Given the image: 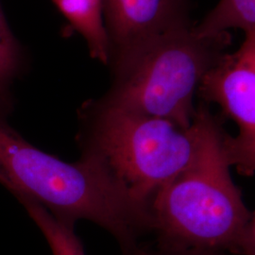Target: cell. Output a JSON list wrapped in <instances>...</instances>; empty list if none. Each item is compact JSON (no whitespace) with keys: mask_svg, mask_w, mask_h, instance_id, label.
<instances>
[{"mask_svg":"<svg viewBox=\"0 0 255 255\" xmlns=\"http://www.w3.org/2000/svg\"><path fill=\"white\" fill-rule=\"evenodd\" d=\"M57 8L85 40L92 58L110 61V44L103 21L102 0H53Z\"/></svg>","mask_w":255,"mask_h":255,"instance_id":"obj_7","label":"cell"},{"mask_svg":"<svg viewBox=\"0 0 255 255\" xmlns=\"http://www.w3.org/2000/svg\"><path fill=\"white\" fill-rule=\"evenodd\" d=\"M197 94L205 104L217 103L222 115L238 128L226 133L225 150L231 166L242 176L255 171V32L247 34L238 50L223 54L203 75Z\"/></svg>","mask_w":255,"mask_h":255,"instance_id":"obj_5","label":"cell"},{"mask_svg":"<svg viewBox=\"0 0 255 255\" xmlns=\"http://www.w3.org/2000/svg\"><path fill=\"white\" fill-rule=\"evenodd\" d=\"M237 28L245 35L255 32V0H219L218 5L193 27L201 39H218L228 35L229 29Z\"/></svg>","mask_w":255,"mask_h":255,"instance_id":"obj_8","label":"cell"},{"mask_svg":"<svg viewBox=\"0 0 255 255\" xmlns=\"http://www.w3.org/2000/svg\"><path fill=\"white\" fill-rule=\"evenodd\" d=\"M26 67L23 46L12 33L0 4V101L14 104L11 86Z\"/></svg>","mask_w":255,"mask_h":255,"instance_id":"obj_10","label":"cell"},{"mask_svg":"<svg viewBox=\"0 0 255 255\" xmlns=\"http://www.w3.org/2000/svg\"><path fill=\"white\" fill-rule=\"evenodd\" d=\"M14 104L0 101V184L26 196L55 219L75 227L88 220L116 238L122 253L153 231L150 207L134 198L99 164L67 163L27 142L11 127Z\"/></svg>","mask_w":255,"mask_h":255,"instance_id":"obj_1","label":"cell"},{"mask_svg":"<svg viewBox=\"0 0 255 255\" xmlns=\"http://www.w3.org/2000/svg\"><path fill=\"white\" fill-rule=\"evenodd\" d=\"M211 111L201 102L191 127L111 105L101 99L78 111L82 159L101 166L134 198L150 205L160 189L191 164Z\"/></svg>","mask_w":255,"mask_h":255,"instance_id":"obj_3","label":"cell"},{"mask_svg":"<svg viewBox=\"0 0 255 255\" xmlns=\"http://www.w3.org/2000/svg\"><path fill=\"white\" fill-rule=\"evenodd\" d=\"M228 44L229 35L199 38L192 25L174 29L111 64L113 82L101 100L187 129L201 79Z\"/></svg>","mask_w":255,"mask_h":255,"instance_id":"obj_4","label":"cell"},{"mask_svg":"<svg viewBox=\"0 0 255 255\" xmlns=\"http://www.w3.org/2000/svg\"><path fill=\"white\" fill-rule=\"evenodd\" d=\"M123 255H229L220 253L204 252L198 250H177L168 249L159 246L155 243L154 245L140 244L136 248L128 251Z\"/></svg>","mask_w":255,"mask_h":255,"instance_id":"obj_11","label":"cell"},{"mask_svg":"<svg viewBox=\"0 0 255 255\" xmlns=\"http://www.w3.org/2000/svg\"><path fill=\"white\" fill-rule=\"evenodd\" d=\"M15 198L46 238L52 255H86L75 227L55 219L46 208L26 196Z\"/></svg>","mask_w":255,"mask_h":255,"instance_id":"obj_9","label":"cell"},{"mask_svg":"<svg viewBox=\"0 0 255 255\" xmlns=\"http://www.w3.org/2000/svg\"><path fill=\"white\" fill-rule=\"evenodd\" d=\"M226 133L221 119L211 113L193 162L152 199L157 245L255 255V214L231 177Z\"/></svg>","mask_w":255,"mask_h":255,"instance_id":"obj_2","label":"cell"},{"mask_svg":"<svg viewBox=\"0 0 255 255\" xmlns=\"http://www.w3.org/2000/svg\"><path fill=\"white\" fill-rule=\"evenodd\" d=\"M189 0H102L109 65L174 29L190 26Z\"/></svg>","mask_w":255,"mask_h":255,"instance_id":"obj_6","label":"cell"}]
</instances>
